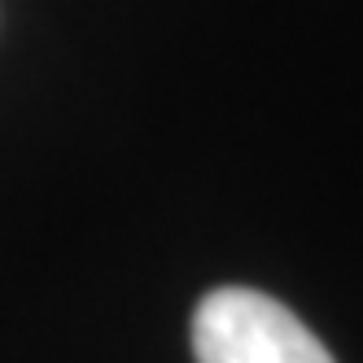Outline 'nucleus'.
Masks as SVG:
<instances>
[{
	"label": "nucleus",
	"mask_w": 363,
	"mask_h": 363,
	"mask_svg": "<svg viewBox=\"0 0 363 363\" xmlns=\"http://www.w3.org/2000/svg\"><path fill=\"white\" fill-rule=\"evenodd\" d=\"M197 363H333L324 342L284 302L223 284L193 311Z\"/></svg>",
	"instance_id": "nucleus-1"
}]
</instances>
